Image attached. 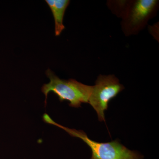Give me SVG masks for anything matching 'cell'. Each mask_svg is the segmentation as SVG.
Returning <instances> with one entry per match:
<instances>
[{
  "mask_svg": "<svg viewBox=\"0 0 159 159\" xmlns=\"http://www.w3.org/2000/svg\"><path fill=\"white\" fill-rule=\"evenodd\" d=\"M50 82L45 84L41 91L45 96V107L47 104L48 95L53 92L58 97L60 101H68L71 107L78 108L81 103H88L93 86H89L78 82L76 80H68L60 79L50 69L46 72Z\"/></svg>",
  "mask_w": 159,
  "mask_h": 159,
  "instance_id": "1",
  "label": "cell"
},
{
  "mask_svg": "<svg viewBox=\"0 0 159 159\" xmlns=\"http://www.w3.org/2000/svg\"><path fill=\"white\" fill-rule=\"evenodd\" d=\"M54 125L62 129L71 136L81 139L92 150L91 159H143L144 157L135 151L129 150L118 140L99 142L91 140L82 130L71 129L56 122Z\"/></svg>",
  "mask_w": 159,
  "mask_h": 159,
  "instance_id": "2",
  "label": "cell"
},
{
  "mask_svg": "<svg viewBox=\"0 0 159 159\" xmlns=\"http://www.w3.org/2000/svg\"><path fill=\"white\" fill-rule=\"evenodd\" d=\"M124 87L114 75H100L93 86L89 102L96 111L100 122H105V111L108 107L109 102L115 98Z\"/></svg>",
  "mask_w": 159,
  "mask_h": 159,
  "instance_id": "3",
  "label": "cell"
},
{
  "mask_svg": "<svg viewBox=\"0 0 159 159\" xmlns=\"http://www.w3.org/2000/svg\"><path fill=\"white\" fill-rule=\"evenodd\" d=\"M157 4L155 0H139L134 3L127 16L129 26L132 28L140 27L150 17Z\"/></svg>",
  "mask_w": 159,
  "mask_h": 159,
  "instance_id": "4",
  "label": "cell"
},
{
  "mask_svg": "<svg viewBox=\"0 0 159 159\" xmlns=\"http://www.w3.org/2000/svg\"><path fill=\"white\" fill-rule=\"evenodd\" d=\"M53 16L55 24V35L59 36L65 27L64 25V16L66 8L70 3L69 0H46Z\"/></svg>",
  "mask_w": 159,
  "mask_h": 159,
  "instance_id": "5",
  "label": "cell"
}]
</instances>
